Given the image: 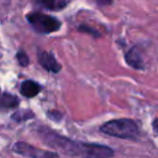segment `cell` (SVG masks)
<instances>
[{
	"mask_svg": "<svg viewBox=\"0 0 158 158\" xmlns=\"http://www.w3.org/2000/svg\"><path fill=\"white\" fill-rule=\"evenodd\" d=\"M38 135L41 139L51 148L58 149L63 154L75 156V157H112L115 153L112 148L107 146L95 144V143H84L79 141H73L68 137L60 136L47 127H40Z\"/></svg>",
	"mask_w": 158,
	"mask_h": 158,
	"instance_id": "obj_1",
	"label": "cell"
},
{
	"mask_svg": "<svg viewBox=\"0 0 158 158\" xmlns=\"http://www.w3.org/2000/svg\"><path fill=\"white\" fill-rule=\"evenodd\" d=\"M100 131L105 135L122 139H135L138 136V126L131 118H116L105 122Z\"/></svg>",
	"mask_w": 158,
	"mask_h": 158,
	"instance_id": "obj_2",
	"label": "cell"
},
{
	"mask_svg": "<svg viewBox=\"0 0 158 158\" xmlns=\"http://www.w3.org/2000/svg\"><path fill=\"white\" fill-rule=\"evenodd\" d=\"M28 23L32 26V28L38 33H52L60 28L62 22L51 15L40 12V11H32L27 14L26 16Z\"/></svg>",
	"mask_w": 158,
	"mask_h": 158,
	"instance_id": "obj_3",
	"label": "cell"
},
{
	"mask_svg": "<svg viewBox=\"0 0 158 158\" xmlns=\"http://www.w3.org/2000/svg\"><path fill=\"white\" fill-rule=\"evenodd\" d=\"M12 151L20 156L25 157H32V158H38V157H58V153L56 152H49V151H43L40 148H36L28 143L25 142H17L14 144Z\"/></svg>",
	"mask_w": 158,
	"mask_h": 158,
	"instance_id": "obj_4",
	"label": "cell"
},
{
	"mask_svg": "<svg viewBox=\"0 0 158 158\" xmlns=\"http://www.w3.org/2000/svg\"><path fill=\"white\" fill-rule=\"evenodd\" d=\"M38 63L48 72L52 73H58L62 69V65L57 62L54 56L51 52L46 51H38Z\"/></svg>",
	"mask_w": 158,
	"mask_h": 158,
	"instance_id": "obj_5",
	"label": "cell"
},
{
	"mask_svg": "<svg viewBox=\"0 0 158 158\" xmlns=\"http://www.w3.org/2000/svg\"><path fill=\"white\" fill-rule=\"evenodd\" d=\"M125 58H126L127 64L131 65L132 68H135V69H143L144 68L142 57H141V54H139V52H138V49L136 47H133L130 51H127Z\"/></svg>",
	"mask_w": 158,
	"mask_h": 158,
	"instance_id": "obj_6",
	"label": "cell"
},
{
	"mask_svg": "<svg viewBox=\"0 0 158 158\" xmlns=\"http://www.w3.org/2000/svg\"><path fill=\"white\" fill-rule=\"evenodd\" d=\"M42 86L35 80H25L20 86V91L25 98H33L41 91Z\"/></svg>",
	"mask_w": 158,
	"mask_h": 158,
	"instance_id": "obj_7",
	"label": "cell"
},
{
	"mask_svg": "<svg viewBox=\"0 0 158 158\" xmlns=\"http://www.w3.org/2000/svg\"><path fill=\"white\" fill-rule=\"evenodd\" d=\"M35 2L40 7L52 10V11H59L67 6L68 0H35Z\"/></svg>",
	"mask_w": 158,
	"mask_h": 158,
	"instance_id": "obj_8",
	"label": "cell"
},
{
	"mask_svg": "<svg viewBox=\"0 0 158 158\" xmlns=\"http://www.w3.org/2000/svg\"><path fill=\"white\" fill-rule=\"evenodd\" d=\"M0 106L5 109H15L19 106V99L9 93H5L0 99Z\"/></svg>",
	"mask_w": 158,
	"mask_h": 158,
	"instance_id": "obj_9",
	"label": "cell"
},
{
	"mask_svg": "<svg viewBox=\"0 0 158 158\" xmlns=\"http://www.w3.org/2000/svg\"><path fill=\"white\" fill-rule=\"evenodd\" d=\"M16 59H17L19 64L22 65V67H26V65H28V63H30L28 56L26 54L25 51H19V52L16 53Z\"/></svg>",
	"mask_w": 158,
	"mask_h": 158,
	"instance_id": "obj_10",
	"label": "cell"
},
{
	"mask_svg": "<svg viewBox=\"0 0 158 158\" xmlns=\"http://www.w3.org/2000/svg\"><path fill=\"white\" fill-rule=\"evenodd\" d=\"M30 116H33V115H32V112H30V111H26V112L21 111V112L15 114V115L12 116V118H14V120H16V121H22V120H28V117H30Z\"/></svg>",
	"mask_w": 158,
	"mask_h": 158,
	"instance_id": "obj_11",
	"label": "cell"
},
{
	"mask_svg": "<svg viewBox=\"0 0 158 158\" xmlns=\"http://www.w3.org/2000/svg\"><path fill=\"white\" fill-rule=\"evenodd\" d=\"M93 28H89V27H86V26H80V27H78V31H85V32H88V33H93L95 37H98V36H100L96 31H91Z\"/></svg>",
	"mask_w": 158,
	"mask_h": 158,
	"instance_id": "obj_12",
	"label": "cell"
},
{
	"mask_svg": "<svg viewBox=\"0 0 158 158\" xmlns=\"http://www.w3.org/2000/svg\"><path fill=\"white\" fill-rule=\"evenodd\" d=\"M96 1H98V4L100 6H107V5H110L112 2V0H96Z\"/></svg>",
	"mask_w": 158,
	"mask_h": 158,
	"instance_id": "obj_13",
	"label": "cell"
}]
</instances>
